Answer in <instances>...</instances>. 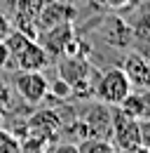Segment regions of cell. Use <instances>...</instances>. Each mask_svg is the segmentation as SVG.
Returning a JSON list of instances; mask_svg holds the SVG:
<instances>
[{
  "instance_id": "obj_1",
  "label": "cell",
  "mask_w": 150,
  "mask_h": 153,
  "mask_svg": "<svg viewBox=\"0 0 150 153\" xmlns=\"http://www.w3.org/2000/svg\"><path fill=\"white\" fill-rule=\"evenodd\" d=\"M131 90H134V85H131L129 76L124 73V68H108L103 76L96 80V85H94L96 97L106 106H117Z\"/></svg>"
},
{
  "instance_id": "obj_6",
  "label": "cell",
  "mask_w": 150,
  "mask_h": 153,
  "mask_svg": "<svg viewBox=\"0 0 150 153\" xmlns=\"http://www.w3.org/2000/svg\"><path fill=\"white\" fill-rule=\"evenodd\" d=\"M89 73H92V66L82 54H63V61L59 64V78H63L68 85L89 78Z\"/></svg>"
},
{
  "instance_id": "obj_15",
  "label": "cell",
  "mask_w": 150,
  "mask_h": 153,
  "mask_svg": "<svg viewBox=\"0 0 150 153\" xmlns=\"http://www.w3.org/2000/svg\"><path fill=\"white\" fill-rule=\"evenodd\" d=\"M138 97H141V118H138V120L150 118V90H141Z\"/></svg>"
},
{
  "instance_id": "obj_14",
  "label": "cell",
  "mask_w": 150,
  "mask_h": 153,
  "mask_svg": "<svg viewBox=\"0 0 150 153\" xmlns=\"http://www.w3.org/2000/svg\"><path fill=\"white\" fill-rule=\"evenodd\" d=\"M138 137H141V146L150 151V118L138 120Z\"/></svg>"
},
{
  "instance_id": "obj_16",
  "label": "cell",
  "mask_w": 150,
  "mask_h": 153,
  "mask_svg": "<svg viewBox=\"0 0 150 153\" xmlns=\"http://www.w3.org/2000/svg\"><path fill=\"white\" fill-rule=\"evenodd\" d=\"M99 5L108 7V10H122V7H129L131 0H96Z\"/></svg>"
},
{
  "instance_id": "obj_10",
  "label": "cell",
  "mask_w": 150,
  "mask_h": 153,
  "mask_svg": "<svg viewBox=\"0 0 150 153\" xmlns=\"http://www.w3.org/2000/svg\"><path fill=\"white\" fill-rule=\"evenodd\" d=\"M0 153H21L19 137L5 127H0Z\"/></svg>"
},
{
  "instance_id": "obj_11",
  "label": "cell",
  "mask_w": 150,
  "mask_h": 153,
  "mask_svg": "<svg viewBox=\"0 0 150 153\" xmlns=\"http://www.w3.org/2000/svg\"><path fill=\"white\" fill-rule=\"evenodd\" d=\"M14 106H17V92H14V87L10 82L0 80V111L5 113V111H12Z\"/></svg>"
},
{
  "instance_id": "obj_12",
  "label": "cell",
  "mask_w": 150,
  "mask_h": 153,
  "mask_svg": "<svg viewBox=\"0 0 150 153\" xmlns=\"http://www.w3.org/2000/svg\"><path fill=\"white\" fill-rule=\"evenodd\" d=\"M49 92L54 97H59V99H68V97H71V85H68L63 78H56L54 82L47 85V94H49Z\"/></svg>"
},
{
  "instance_id": "obj_4",
  "label": "cell",
  "mask_w": 150,
  "mask_h": 153,
  "mask_svg": "<svg viewBox=\"0 0 150 153\" xmlns=\"http://www.w3.org/2000/svg\"><path fill=\"white\" fill-rule=\"evenodd\" d=\"M12 61L17 64L19 71H42V68L49 64V54H47V50L33 38V40H28L17 54L10 57V64H12ZM10 64H7V66H10Z\"/></svg>"
},
{
  "instance_id": "obj_19",
  "label": "cell",
  "mask_w": 150,
  "mask_h": 153,
  "mask_svg": "<svg viewBox=\"0 0 150 153\" xmlns=\"http://www.w3.org/2000/svg\"><path fill=\"white\" fill-rule=\"evenodd\" d=\"M0 127H5V113L0 111Z\"/></svg>"
},
{
  "instance_id": "obj_5",
  "label": "cell",
  "mask_w": 150,
  "mask_h": 153,
  "mask_svg": "<svg viewBox=\"0 0 150 153\" xmlns=\"http://www.w3.org/2000/svg\"><path fill=\"white\" fill-rule=\"evenodd\" d=\"M73 7L66 5V2H49L45 5L35 17V28L38 31H47V28H54L61 24H71L73 19Z\"/></svg>"
},
{
  "instance_id": "obj_18",
  "label": "cell",
  "mask_w": 150,
  "mask_h": 153,
  "mask_svg": "<svg viewBox=\"0 0 150 153\" xmlns=\"http://www.w3.org/2000/svg\"><path fill=\"white\" fill-rule=\"evenodd\" d=\"M10 64V50L5 45V40H0V68H5Z\"/></svg>"
},
{
  "instance_id": "obj_8",
  "label": "cell",
  "mask_w": 150,
  "mask_h": 153,
  "mask_svg": "<svg viewBox=\"0 0 150 153\" xmlns=\"http://www.w3.org/2000/svg\"><path fill=\"white\" fill-rule=\"evenodd\" d=\"M21 153H45V149H47V139H42V137H38V134H31L26 132L21 139Z\"/></svg>"
},
{
  "instance_id": "obj_2",
  "label": "cell",
  "mask_w": 150,
  "mask_h": 153,
  "mask_svg": "<svg viewBox=\"0 0 150 153\" xmlns=\"http://www.w3.org/2000/svg\"><path fill=\"white\" fill-rule=\"evenodd\" d=\"M110 137L115 149L122 153L134 151L136 146H141V137H138V120L124 115L120 108L112 113V125H110Z\"/></svg>"
},
{
  "instance_id": "obj_7",
  "label": "cell",
  "mask_w": 150,
  "mask_h": 153,
  "mask_svg": "<svg viewBox=\"0 0 150 153\" xmlns=\"http://www.w3.org/2000/svg\"><path fill=\"white\" fill-rule=\"evenodd\" d=\"M124 73L129 76L134 87H148L150 85V61L141 54H131L124 64Z\"/></svg>"
},
{
  "instance_id": "obj_3",
  "label": "cell",
  "mask_w": 150,
  "mask_h": 153,
  "mask_svg": "<svg viewBox=\"0 0 150 153\" xmlns=\"http://www.w3.org/2000/svg\"><path fill=\"white\" fill-rule=\"evenodd\" d=\"M47 85L49 80L42 76V71H19L14 76V92L21 97L26 104H42L47 97Z\"/></svg>"
},
{
  "instance_id": "obj_9",
  "label": "cell",
  "mask_w": 150,
  "mask_h": 153,
  "mask_svg": "<svg viewBox=\"0 0 150 153\" xmlns=\"http://www.w3.org/2000/svg\"><path fill=\"white\" fill-rule=\"evenodd\" d=\"M80 153H117L115 144H110L108 139H101V137H89L87 144L80 149Z\"/></svg>"
},
{
  "instance_id": "obj_17",
  "label": "cell",
  "mask_w": 150,
  "mask_h": 153,
  "mask_svg": "<svg viewBox=\"0 0 150 153\" xmlns=\"http://www.w3.org/2000/svg\"><path fill=\"white\" fill-rule=\"evenodd\" d=\"M10 33H12V21L0 12V40H5Z\"/></svg>"
},
{
  "instance_id": "obj_13",
  "label": "cell",
  "mask_w": 150,
  "mask_h": 153,
  "mask_svg": "<svg viewBox=\"0 0 150 153\" xmlns=\"http://www.w3.org/2000/svg\"><path fill=\"white\" fill-rule=\"evenodd\" d=\"M45 153H80V146L73 144V141H63V144H47Z\"/></svg>"
}]
</instances>
